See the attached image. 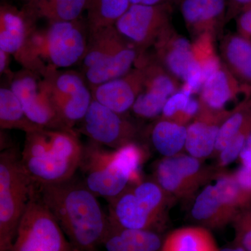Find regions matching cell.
<instances>
[{"label": "cell", "mask_w": 251, "mask_h": 251, "mask_svg": "<svg viewBox=\"0 0 251 251\" xmlns=\"http://www.w3.org/2000/svg\"><path fill=\"white\" fill-rule=\"evenodd\" d=\"M239 158L242 166L251 168V132L246 140Z\"/></svg>", "instance_id": "obj_40"}, {"label": "cell", "mask_w": 251, "mask_h": 251, "mask_svg": "<svg viewBox=\"0 0 251 251\" xmlns=\"http://www.w3.org/2000/svg\"><path fill=\"white\" fill-rule=\"evenodd\" d=\"M230 112L211 110L201 104L198 115L187 126L185 150L188 154L202 161L213 156L220 127Z\"/></svg>", "instance_id": "obj_12"}, {"label": "cell", "mask_w": 251, "mask_h": 251, "mask_svg": "<svg viewBox=\"0 0 251 251\" xmlns=\"http://www.w3.org/2000/svg\"><path fill=\"white\" fill-rule=\"evenodd\" d=\"M171 4L146 6L130 4L115 26L127 41L141 50L155 46L171 25Z\"/></svg>", "instance_id": "obj_8"}, {"label": "cell", "mask_w": 251, "mask_h": 251, "mask_svg": "<svg viewBox=\"0 0 251 251\" xmlns=\"http://www.w3.org/2000/svg\"><path fill=\"white\" fill-rule=\"evenodd\" d=\"M145 71L143 67L132 69L124 76L94 87L93 98L117 113L124 114L134 104L143 90Z\"/></svg>", "instance_id": "obj_13"}, {"label": "cell", "mask_w": 251, "mask_h": 251, "mask_svg": "<svg viewBox=\"0 0 251 251\" xmlns=\"http://www.w3.org/2000/svg\"><path fill=\"white\" fill-rule=\"evenodd\" d=\"M34 185L72 245L78 251H98L108 230V214L83 181L74 176L58 184Z\"/></svg>", "instance_id": "obj_1"}, {"label": "cell", "mask_w": 251, "mask_h": 251, "mask_svg": "<svg viewBox=\"0 0 251 251\" xmlns=\"http://www.w3.org/2000/svg\"><path fill=\"white\" fill-rule=\"evenodd\" d=\"M83 147L74 130L41 128L26 133L21 163L34 184H58L75 176Z\"/></svg>", "instance_id": "obj_3"}, {"label": "cell", "mask_w": 251, "mask_h": 251, "mask_svg": "<svg viewBox=\"0 0 251 251\" xmlns=\"http://www.w3.org/2000/svg\"><path fill=\"white\" fill-rule=\"evenodd\" d=\"M215 185L226 201L239 212L251 206V198L244 192L232 173L219 172Z\"/></svg>", "instance_id": "obj_32"}, {"label": "cell", "mask_w": 251, "mask_h": 251, "mask_svg": "<svg viewBox=\"0 0 251 251\" xmlns=\"http://www.w3.org/2000/svg\"><path fill=\"white\" fill-rule=\"evenodd\" d=\"M251 132V120L227 143V145L223 149L222 151L216 156V169L218 171H222L224 168L228 166L239 158L246 140Z\"/></svg>", "instance_id": "obj_34"}, {"label": "cell", "mask_w": 251, "mask_h": 251, "mask_svg": "<svg viewBox=\"0 0 251 251\" xmlns=\"http://www.w3.org/2000/svg\"><path fill=\"white\" fill-rule=\"evenodd\" d=\"M191 97L192 96L188 95L181 90L172 95L165 104L161 118L176 122L180 115L184 111Z\"/></svg>", "instance_id": "obj_36"}, {"label": "cell", "mask_w": 251, "mask_h": 251, "mask_svg": "<svg viewBox=\"0 0 251 251\" xmlns=\"http://www.w3.org/2000/svg\"><path fill=\"white\" fill-rule=\"evenodd\" d=\"M224 65L238 81L251 90V39L240 34L226 36L221 44Z\"/></svg>", "instance_id": "obj_21"}, {"label": "cell", "mask_w": 251, "mask_h": 251, "mask_svg": "<svg viewBox=\"0 0 251 251\" xmlns=\"http://www.w3.org/2000/svg\"><path fill=\"white\" fill-rule=\"evenodd\" d=\"M34 183L16 149L0 154V251H9L30 199Z\"/></svg>", "instance_id": "obj_6"}, {"label": "cell", "mask_w": 251, "mask_h": 251, "mask_svg": "<svg viewBox=\"0 0 251 251\" xmlns=\"http://www.w3.org/2000/svg\"><path fill=\"white\" fill-rule=\"evenodd\" d=\"M237 33L251 39V3L237 16Z\"/></svg>", "instance_id": "obj_37"}, {"label": "cell", "mask_w": 251, "mask_h": 251, "mask_svg": "<svg viewBox=\"0 0 251 251\" xmlns=\"http://www.w3.org/2000/svg\"><path fill=\"white\" fill-rule=\"evenodd\" d=\"M174 198L153 179H144L109 202V221L127 229L163 232Z\"/></svg>", "instance_id": "obj_5"}, {"label": "cell", "mask_w": 251, "mask_h": 251, "mask_svg": "<svg viewBox=\"0 0 251 251\" xmlns=\"http://www.w3.org/2000/svg\"><path fill=\"white\" fill-rule=\"evenodd\" d=\"M161 232L125 228L109 221L103 244L106 251H161Z\"/></svg>", "instance_id": "obj_18"}, {"label": "cell", "mask_w": 251, "mask_h": 251, "mask_svg": "<svg viewBox=\"0 0 251 251\" xmlns=\"http://www.w3.org/2000/svg\"><path fill=\"white\" fill-rule=\"evenodd\" d=\"M50 96L61 120L71 129L85 117L93 97L83 79L74 72L51 71L44 77Z\"/></svg>", "instance_id": "obj_11"}, {"label": "cell", "mask_w": 251, "mask_h": 251, "mask_svg": "<svg viewBox=\"0 0 251 251\" xmlns=\"http://www.w3.org/2000/svg\"><path fill=\"white\" fill-rule=\"evenodd\" d=\"M227 0H182L181 13L187 28L195 36L214 34L226 20Z\"/></svg>", "instance_id": "obj_15"}, {"label": "cell", "mask_w": 251, "mask_h": 251, "mask_svg": "<svg viewBox=\"0 0 251 251\" xmlns=\"http://www.w3.org/2000/svg\"><path fill=\"white\" fill-rule=\"evenodd\" d=\"M239 213L225 200L215 184H208L195 198L191 217L198 226L211 230L232 224Z\"/></svg>", "instance_id": "obj_14"}, {"label": "cell", "mask_w": 251, "mask_h": 251, "mask_svg": "<svg viewBox=\"0 0 251 251\" xmlns=\"http://www.w3.org/2000/svg\"><path fill=\"white\" fill-rule=\"evenodd\" d=\"M173 0H129L130 4L146 5L154 6L165 4H171Z\"/></svg>", "instance_id": "obj_41"}, {"label": "cell", "mask_w": 251, "mask_h": 251, "mask_svg": "<svg viewBox=\"0 0 251 251\" xmlns=\"http://www.w3.org/2000/svg\"><path fill=\"white\" fill-rule=\"evenodd\" d=\"M87 0H34L28 2L25 14L29 20L44 19L50 23L71 22L80 17Z\"/></svg>", "instance_id": "obj_22"}, {"label": "cell", "mask_w": 251, "mask_h": 251, "mask_svg": "<svg viewBox=\"0 0 251 251\" xmlns=\"http://www.w3.org/2000/svg\"><path fill=\"white\" fill-rule=\"evenodd\" d=\"M251 120V97H247L234 107L223 122L216 140L213 156H217L223 149Z\"/></svg>", "instance_id": "obj_29"}, {"label": "cell", "mask_w": 251, "mask_h": 251, "mask_svg": "<svg viewBox=\"0 0 251 251\" xmlns=\"http://www.w3.org/2000/svg\"><path fill=\"white\" fill-rule=\"evenodd\" d=\"M29 19L24 12L9 6L0 9V50L17 56L31 33Z\"/></svg>", "instance_id": "obj_20"}, {"label": "cell", "mask_w": 251, "mask_h": 251, "mask_svg": "<svg viewBox=\"0 0 251 251\" xmlns=\"http://www.w3.org/2000/svg\"><path fill=\"white\" fill-rule=\"evenodd\" d=\"M10 54L0 50V72L1 74L5 72L7 69L9 62Z\"/></svg>", "instance_id": "obj_42"}, {"label": "cell", "mask_w": 251, "mask_h": 251, "mask_svg": "<svg viewBox=\"0 0 251 251\" xmlns=\"http://www.w3.org/2000/svg\"><path fill=\"white\" fill-rule=\"evenodd\" d=\"M168 97L150 91L143 90L137 97L131 110L140 118L153 119L162 115Z\"/></svg>", "instance_id": "obj_33"}, {"label": "cell", "mask_w": 251, "mask_h": 251, "mask_svg": "<svg viewBox=\"0 0 251 251\" xmlns=\"http://www.w3.org/2000/svg\"><path fill=\"white\" fill-rule=\"evenodd\" d=\"M161 251H219L209 229L195 226L180 227L163 239Z\"/></svg>", "instance_id": "obj_24"}, {"label": "cell", "mask_w": 251, "mask_h": 251, "mask_svg": "<svg viewBox=\"0 0 251 251\" xmlns=\"http://www.w3.org/2000/svg\"><path fill=\"white\" fill-rule=\"evenodd\" d=\"M234 229V245L251 251V206L241 211L232 223Z\"/></svg>", "instance_id": "obj_35"}, {"label": "cell", "mask_w": 251, "mask_h": 251, "mask_svg": "<svg viewBox=\"0 0 251 251\" xmlns=\"http://www.w3.org/2000/svg\"><path fill=\"white\" fill-rule=\"evenodd\" d=\"M142 51L130 42L110 58L85 70L87 82L94 88L105 82L124 76L140 60L143 55Z\"/></svg>", "instance_id": "obj_19"}, {"label": "cell", "mask_w": 251, "mask_h": 251, "mask_svg": "<svg viewBox=\"0 0 251 251\" xmlns=\"http://www.w3.org/2000/svg\"><path fill=\"white\" fill-rule=\"evenodd\" d=\"M152 179L175 201H188L197 193L184 179L172 157H163L156 161L153 166Z\"/></svg>", "instance_id": "obj_26"}, {"label": "cell", "mask_w": 251, "mask_h": 251, "mask_svg": "<svg viewBox=\"0 0 251 251\" xmlns=\"http://www.w3.org/2000/svg\"><path fill=\"white\" fill-rule=\"evenodd\" d=\"M186 136L187 126L161 117L151 130L153 147L163 157H173L182 153Z\"/></svg>", "instance_id": "obj_25"}, {"label": "cell", "mask_w": 251, "mask_h": 251, "mask_svg": "<svg viewBox=\"0 0 251 251\" xmlns=\"http://www.w3.org/2000/svg\"><path fill=\"white\" fill-rule=\"evenodd\" d=\"M251 89L242 85L224 65L203 84L200 101L214 110H226V107L239 94H251Z\"/></svg>", "instance_id": "obj_17"}, {"label": "cell", "mask_w": 251, "mask_h": 251, "mask_svg": "<svg viewBox=\"0 0 251 251\" xmlns=\"http://www.w3.org/2000/svg\"><path fill=\"white\" fill-rule=\"evenodd\" d=\"M0 126L1 129H18L25 133L44 128L28 118L17 96L11 88L5 87L0 90Z\"/></svg>", "instance_id": "obj_27"}, {"label": "cell", "mask_w": 251, "mask_h": 251, "mask_svg": "<svg viewBox=\"0 0 251 251\" xmlns=\"http://www.w3.org/2000/svg\"><path fill=\"white\" fill-rule=\"evenodd\" d=\"M148 150L138 142L109 150L91 141L83 147L79 170L84 184L108 202L144 179L141 168Z\"/></svg>", "instance_id": "obj_2"}, {"label": "cell", "mask_w": 251, "mask_h": 251, "mask_svg": "<svg viewBox=\"0 0 251 251\" xmlns=\"http://www.w3.org/2000/svg\"><path fill=\"white\" fill-rule=\"evenodd\" d=\"M214 37L211 33H204L196 36L192 44L193 55L202 69L204 82L224 66L216 54Z\"/></svg>", "instance_id": "obj_31"}, {"label": "cell", "mask_w": 251, "mask_h": 251, "mask_svg": "<svg viewBox=\"0 0 251 251\" xmlns=\"http://www.w3.org/2000/svg\"><path fill=\"white\" fill-rule=\"evenodd\" d=\"M232 174L244 192L251 198V168L242 166Z\"/></svg>", "instance_id": "obj_38"}, {"label": "cell", "mask_w": 251, "mask_h": 251, "mask_svg": "<svg viewBox=\"0 0 251 251\" xmlns=\"http://www.w3.org/2000/svg\"><path fill=\"white\" fill-rule=\"evenodd\" d=\"M158 62L177 80H184L194 62L192 44L174 29L167 32L155 45Z\"/></svg>", "instance_id": "obj_16"}, {"label": "cell", "mask_w": 251, "mask_h": 251, "mask_svg": "<svg viewBox=\"0 0 251 251\" xmlns=\"http://www.w3.org/2000/svg\"><path fill=\"white\" fill-rule=\"evenodd\" d=\"M139 67H143L145 71L144 90L161 94L168 98L180 90L177 79L159 62H149L146 59Z\"/></svg>", "instance_id": "obj_30"}, {"label": "cell", "mask_w": 251, "mask_h": 251, "mask_svg": "<svg viewBox=\"0 0 251 251\" xmlns=\"http://www.w3.org/2000/svg\"><path fill=\"white\" fill-rule=\"evenodd\" d=\"M87 43L78 21L51 23L44 30L31 31L16 57L30 70L44 75L49 69L72 67L82 61Z\"/></svg>", "instance_id": "obj_4"}, {"label": "cell", "mask_w": 251, "mask_h": 251, "mask_svg": "<svg viewBox=\"0 0 251 251\" xmlns=\"http://www.w3.org/2000/svg\"><path fill=\"white\" fill-rule=\"evenodd\" d=\"M9 251H78L39 198L34 184Z\"/></svg>", "instance_id": "obj_7"}, {"label": "cell", "mask_w": 251, "mask_h": 251, "mask_svg": "<svg viewBox=\"0 0 251 251\" xmlns=\"http://www.w3.org/2000/svg\"><path fill=\"white\" fill-rule=\"evenodd\" d=\"M81 122L80 131L101 146L116 150L138 142L140 132L135 124L94 98Z\"/></svg>", "instance_id": "obj_9"}, {"label": "cell", "mask_w": 251, "mask_h": 251, "mask_svg": "<svg viewBox=\"0 0 251 251\" xmlns=\"http://www.w3.org/2000/svg\"><path fill=\"white\" fill-rule=\"evenodd\" d=\"M129 0H87V21L90 32L115 23L129 8Z\"/></svg>", "instance_id": "obj_28"}, {"label": "cell", "mask_w": 251, "mask_h": 251, "mask_svg": "<svg viewBox=\"0 0 251 251\" xmlns=\"http://www.w3.org/2000/svg\"><path fill=\"white\" fill-rule=\"evenodd\" d=\"M251 3V0H229L227 5V12H226V20L231 19L232 18L238 16V15L249 6Z\"/></svg>", "instance_id": "obj_39"}, {"label": "cell", "mask_w": 251, "mask_h": 251, "mask_svg": "<svg viewBox=\"0 0 251 251\" xmlns=\"http://www.w3.org/2000/svg\"><path fill=\"white\" fill-rule=\"evenodd\" d=\"M28 2H31V1H34V0H27Z\"/></svg>", "instance_id": "obj_44"}, {"label": "cell", "mask_w": 251, "mask_h": 251, "mask_svg": "<svg viewBox=\"0 0 251 251\" xmlns=\"http://www.w3.org/2000/svg\"><path fill=\"white\" fill-rule=\"evenodd\" d=\"M90 33V40L82 59L86 70L110 58L130 43L119 33L115 25Z\"/></svg>", "instance_id": "obj_23"}, {"label": "cell", "mask_w": 251, "mask_h": 251, "mask_svg": "<svg viewBox=\"0 0 251 251\" xmlns=\"http://www.w3.org/2000/svg\"><path fill=\"white\" fill-rule=\"evenodd\" d=\"M219 251H246L242 249V248L238 247V246L234 245L232 247L224 248V249H221Z\"/></svg>", "instance_id": "obj_43"}, {"label": "cell", "mask_w": 251, "mask_h": 251, "mask_svg": "<svg viewBox=\"0 0 251 251\" xmlns=\"http://www.w3.org/2000/svg\"><path fill=\"white\" fill-rule=\"evenodd\" d=\"M10 88L33 123L48 129L74 130L63 122L56 111L45 78L39 80L34 72L19 73L13 77Z\"/></svg>", "instance_id": "obj_10"}]
</instances>
